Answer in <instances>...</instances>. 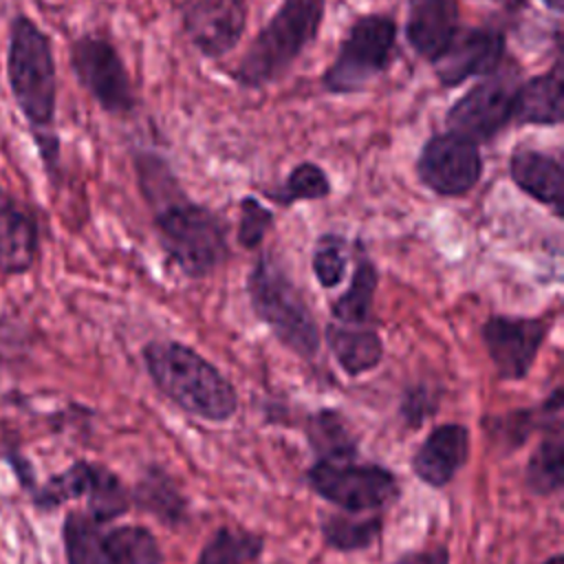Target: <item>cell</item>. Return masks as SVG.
Masks as SVG:
<instances>
[{
	"mask_svg": "<svg viewBox=\"0 0 564 564\" xmlns=\"http://www.w3.org/2000/svg\"><path fill=\"white\" fill-rule=\"evenodd\" d=\"M377 284L379 275L372 260L359 256L348 289L330 304V315L339 324H366L372 315Z\"/></svg>",
	"mask_w": 564,
	"mask_h": 564,
	"instance_id": "cell-24",
	"label": "cell"
},
{
	"mask_svg": "<svg viewBox=\"0 0 564 564\" xmlns=\"http://www.w3.org/2000/svg\"><path fill=\"white\" fill-rule=\"evenodd\" d=\"M68 62L79 86L108 115H130L137 108L126 64L110 40L84 33L70 42Z\"/></svg>",
	"mask_w": 564,
	"mask_h": 564,
	"instance_id": "cell-8",
	"label": "cell"
},
{
	"mask_svg": "<svg viewBox=\"0 0 564 564\" xmlns=\"http://www.w3.org/2000/svg\"><path fill=\"white\" fill-rule=\"evenodd\" d=\"M524 485L535 496H553L564 485V423L562 414L542 427V438L524 467Z\"/></svg>",
	"mask_w": 564,
	"mask_h": 564,
	"instance_id": "cell-20",
	"label": "cell"
},
{
	"mask_svg": "<svg viewBox=\"0 0 564 564\" xmlns=\"http://www.w3.org/2000/svg\"><path fill=\"white\" fill-rule=\"evenodd\" d=\"M37 247L40 234L33 214L0 187V273H26L37 258Z\"/></svg>",
	"mask_w": 564,
	"mask_h": 564,
	"instance_id": "cell-18",
	"label": "cell"
},
{
	"mask_svg": "<svg viewBox=\"0 0 564 564\" xmlns=\"http://www.w3.org/2000/svg\"><path fill=\"white\" fill-rule=\"evenodd\" d=\"M311 267L324 289L337 286L348 269V242L339 234H322L313 247Z\"/></svg>",
	"mask_w": 564,
	"mask_h": 564,
	"instance_id": "cell-33",
	"label": "cell"
},
{
	"mask_svg": "<svg viewBox=\"0 0 564 564\" xmlns=\"http://www.w3.org/2000/svg\"><path fill=\"white\" fill-rule=\"evenodd\" d=\"M480 145L458 132H434L419 150L414 172L419 183L436 196H467L482 176Z\"/></svg>",
	"mask_w": 564,
	"mask_h": 564,
	"instance_id": "cell-9",
	"label": "cell"
},
{
	"mask_svg": "<svg viewBox=\"0 0 564 564\" xmlns=\"http://www.w3.org/2000/svg\"><path fill=\"white\" fill-rule=\"evenodd\" d=\"M564 121V70L560 57L544 73L518 82L513 97L516 126L555 128Z\"/></svg>",
	"mask_w": 564,
	"mask_h": 564,
	"instance_id": "cell-17",
	"label": "cell"
},
{
	"mask_svg": "<svg viewBox=\"0 0 564 564\" xmlns=\"http://www.w3.org/2000/svg\"><path fill=\"white\" fill-rule=\"evenodd\" d=\"M306 480L319 498L352 513L386 507L399 494L397 476L390 469L352 458H317L308 467Z\"/></svg>",
	"mask_w": 564,
	"mask_h": 564,
	"instance_id": "cell-7",
	"label": "cell"
},
{
	"mask_svg": "<svg viewBox=\"0 0 564 564\" xmlns=\"http://www.w3.org/2000/svg\"><path fill=\"white\" fill-rule=\"evenodd\" d=\"M392 564H449L447 549H432V551H412L401 555Z\"/></svg>",
	"mask_w": 564,
	"mask_h": 564,
	"instance_id": "cell-36",
	"label": "cell"
},
{
	"mask_svg": "<svg viewBox=\"0 0 564 564\" xmlns=\"http://www.w3.org/2000/svg\"><path fill=\"white\" fill-rule=\"evenodd\" d=\"M516 86V75L500 68L482 77L447 108V130L458 132L478 145L494 141L507 126H511Z\"/></svg>",
	"mask_w": 564,
	"mask_h": 564,
	"instance_id": "cell-10",
	"label": "cell"
},
{
	"mask_svg": "<svg viewBox=\"0 0 564 564\" xmlns=\"http://www.w3.org/2000/svg\"><path fill=\"white\" fill-rule=\"evenodd\" d=\"M134 172H137L139 189L152 209L183 194L178 178L174 176L167 161L154 152H137Z\"/></svg>",
	"mask_w": 564,
	"mask_h": 564,
	"instance_id": "cell-31",
	"label": "cell"
},
{
	"mask_svg": "<svg viewBox=\"0 0 564 564\" xmlns=\"http://www.w3.org/2000/svg\"><path fill=\"white\" fill-rule=\"evenodd\" d=\"M509 176L513 185L535 203L549 207L553 216L562 218L564 209V165L560 156L535 150L518 148L509 156Z\"/></svg>",
	"mask_w": 564,
	"mask_h": 564,
	"instance_id": "cell-16",
	"label": "cell"
},
{
	"mask_svg": "<svg viewBox=\"0 0 564 564\" xmlns=\"http://www.w3.org/2000/svg\"><path fill=\"white\" fill-rule=\"evenodd\" d=\"M546 335L549 324L540 317L491 315L480 328L491 366L507 381H520L529 375Z\"/></svg>",
	"mask_w": 564,
	"mask_h": 564,
	"instance_id": "cell-11",
	"label": "cell"
},
{
	"mask_svg": "<svg viewBox=\"0 0 564 564\" xmlns=\"http://www.w3.org/2000/svg\"><path fill=\"white\" fill-rule=\"evenodd\" d=\"M330 178L322 165L313 161H302L293 165L286 174L284 183L275 189H267L264 196L282 207H291L293 203L302 200H322L330 196Z\"/></svg>",
	"mask_w": 564,
	"mask_h": 564,
	"instance_id": "cell-28",
	"label": "cell"
},
{
	"mask_svg": "<svg viewBox=\"0 0 564 564\" xmlns=\"http://www.w3.org/2000/svg\"><path fill=\"white\" fill-rule=\"evenodd\" d=\"M143 364L152 383L187 414L212 423L236 414V388L194 348L181 341H150L143 348Z\"/></svg>",
	"mask_w": 564,
	"mask_h": 564,
	"instance_id": "cell-1",
	"label": "cell"
},
{
	"mask_svg": "<svg viewBox=\"0 0 564 564\" xmlns=\"http://www.w3.org/2000/svg\"><path fill=\"white\" fill-rule=\"evenodd\" d=\"M544 564H564V557H562V555H560V553H557V555H553V557H551V560H546V562H544Z\"/></svg>",
	"mask_w": 564,
	"mask_h": 564,
	"instance_id": "cell-38",
	"label": "cell"
},
{
	"mask_svg": "<svg viewBox=\"0 0 564 564\" xmlns=\"http://www.w3.org/2000/svg\"><path fill=\"white\" fill-rule=\"evenodd\" d=\"M546 4V9L555 11V13H562L564 11V0H542Z\"/></svg>",
	"mask_w": 564,
	"mask_h": 564,
	"instance_id": "cell-37",
	"label": "cell"
},
{
	"mask_svg": "<svg viewBox=\"0 0 564 564\" xmlns=\"http://www.w3.org/2000/svg\"><path fill=\"white\" fill-rule=\"evenodd\" d=\"M306 438L317 458H355L357 438L337 410H319L306 421Z\"/></svg>",
	"mask_w": 564,
	"mask_h": 564,
	"instance_id": "cell-25",
	"label": "cell"
},
{
	"mask_svg": "<svg viewBox=\"0 0 564 564\" xmlns=\"http://www.w3.org/2000/svg\"><path fill=\"white\" fill-rule=\"evenodd\" d=\"M161 247L189 278L214 273L229 256L227 227L205 205L183 194L152 209Z\"/></svg>",
	"mask_w": 564,
	"mask_h": 564,
	"instance_id": "cell-4",
	"label": "cell"
},
{
	"mask_svg": "<svg viewBox=\"0 0 564 564\" xmlns=\"http://www.w3.org/2000/svg\"><path fill=\"white\" fill-rule=\"evenodd\" d=\"M86 500H88V513L99 524H106L130 509V494L126 491L117 474H112L104 465L97 467V476Z\"/></svg>",
	"mask_w": 564,
	"mask_h": 564,
	"instance_id": "cell-32",
	"label": "cell"
},
{
	"mask_svg": "<svg viewBox=\"0 0 564 564\" xmlns=\"http://www.w3.org/2000/svg\"><path fill=\"white\" fill-rule=\"evenodd\" d=\"M460 29L458 0H408L405 42L425 62H434Z\"/></svg>",
	"mask_w": 564,
	"mask_h": 564,
	"instance_id": "cell-14",
	"label": "cell"
},
{
	"mask_svg": "<svg viewBox=\"0 0 564 564\" xmlns=\"http://www.w3.org/2000/svg\"><path fill=\"white\" fill-rule=\"evenodd\" d=\"M397 33L399 26L388 13H364L355 18L322 75L324 90L330 95L366 90L390 68L397 53Z\"/></svg>",
	"mask_w": 564,
	"mask_h": 564,
	"instance_id": "cell-6",
	"label": "cell"
},
{
	"mask_svg": "<svg viewBox=\"0 0 564 564\" xmlns=\"http://www.w3.org/2000/svg\"><path fill=\"white\" fill-rule=\"evenodd\" d=\"M238 245L245 249H256L262 245L267 231L273 225V212L262 205L256 196H242L238 203Z\"/></svg>",
	"mask_w": 564,
	"mask_h": 564,
	"instance_id": "cell-34",
	"label": "cell"
},
{
	"mask_svg": "<svg viewBox=\"0 0 564 564\" xmlns=\"http://www.w3.org/2000/svg\"><path fill=\"white\" fill-rule=\"evenodd\" d=\"M95 463L88 460H77L62 474H55L48 478L37 491H35V505L42 509H55L66 500H77V498H88L95 476H97Z\"/></svg>",
	"mask_w": 564,
	"mask_h": 564,
	"instance_id": "cell-30",
	"label": "cell"
},
{
	"mask_svg": "<svg viewBox=\"0 0 564 564\" xmlns=\"http://www.w3.org/2000/svg\"><path fill=\"white\" fill-rule=\"evenodd\" d=\"M324 337L335 361L348 377H359L381 364L383 341L366 324H328Z\"/></svg>",
	"mask_w": 564,
	"mask_h": 564,
	"instance_id": "cell-19",
	"label": "cell"
},
{
	"mask_svg": "<svg viewBox=\"0 0 564 564\" xmlns=\"http://www.w3.org/2000/svg\"><path fill=\"white\" fill-rule=\"evenodd\" d=\"M507 57V37L498 29H458L447 48L432 62L434 77L443 88H456L471 77L496 73Z\"/></svg>",
	"mask_w": 564,
	"mask_h": 564,
	"instance_id": "cell-13",
	"label": "cell"
},
{
	"mask_svg": "<svg viewBox=\"0 0 564 564\" xmlns=\"http://www.w3.org/2000/svg\"><path fill=\"white\" fill-rule=\"evenodd\" d=\"M134 502L154 513L165 524H176L185 518L187 502L178 487L161 469H150L134 489Z\"/></svg>",
	"mask_w": 564,
	"mask_h": 564,
	"instance_id": "cell-27",
	"label": "cell"
},
{
	"mask_svg": "<svg viewBox=\"0 0 564 564\" xmlns=\"http://www.w3.org/2000/svg\"><path fill=\"white\" fill-rule=\"evenodd\" d=\"M324 15L326 0H282L269 22L253 35L229 77L253 90L278 82L317 40Z\"/></svg>",
	"mask_w": 564,
	"mask_h": 564,
	"instance_id": "cell-2",
	"label": "cell"
},
{
	"mask_svg": "<svg viewBox=\"0 0 564 564\" xmlns=\"http://www.w3.org/2000/svg\"><path fill=\"white\" fill-rule=\"evenodd\" d=\"M562 405H564V397H562V388L557 386L538 410H516V412L487 419L485 421L487 438L494 443V447L513 452L533 434V430L544 427L553 416L562 414Z\"/></svg>",
	"mask_w": 564,
	"mask_h": 564,
	"instance_id": "cell-21",
	"label": "cell"
},
{
	"mask_svg": "<svg viewBox=\"0 0 564 564\" xmlns=\"http://www.w3.org/2000/svg\"><path fill=\"white\" fill-rule=\"evenodd\" d=\"M326 546L339 553L364 551L375 544L383 531L381 516H359L352 511L324 516L319 524Z\"/></svg>",
	"mask_w": 564,
	"mask_h": 564,
	"instance_id": "cell-23",
	"label": "cell"
},
{
	"mask_svg": "<svg viewBox=\"0 0 564 564\" xmlns=\"http://www.w3.org/2000/svg\"><path fill=\"white\" fill-rule=\"evenodd\" d=\"M262 549V535L236 527H220L200 549L196 564H253Z\"/></svg>",
	"mask_w": 564,
	"mask_h": 564,
	"instance_id": "cell-26",
	"label": "cell"
},
{
	"mask_svg": "<svg viewBox=\"0 0 564 564\" xmlns=\"http://www.w3.org/2000/svg\"><path fill=\"white\" fill-rule=\"evenodd\" d=\"M7 79L11 95L31 126L46 132L55 121L57 70L51 37L26 15H15L9 26Z\"/></svg>",
	"mask_w": 564,
	"mask_h": 564,
	"instance_id": "cell-3",
	"label": "cell"
},
{
	"mask_svg": "<svg viewBox=\"0 0 564 564\" xmlns=\"http://www.w3.org/2000/svg\"><path fill=\"white\" fill-rule=\"evenodd\" d=\"M469 456V432L460 423L436 425L412 456L414 476L432 489L454 480Z\"/></svg>",
	"mask_w": 564,
	"mask_h": 564,
	"instance_id": "cell-15",
	"label": "cell"
},
{
	"mask_svg": "<svg viewBox=\"0 0 564 564\" xmlns=\"http://www.w3.org/2000/svg\"><path fill=\"white\" fill-rule=\"evenodd\" d=\"M66 564H112L106 533L88 511H68L62 524Z\"/></svg>",
	"mask_w": 564,
	"mask_h": 564,
	"instance_id": "cell-22",
	"label": "cell"
},
{
	"mask_svg": "<svg viewBox=\"0 0 564 564\" xmlns=\"http://www.w3.org/2000/svg\"><path fill=\"white\" fill-rule=\"evenodd\" d=\"M112 564H163L154 533L139 524L115 527L106 533Z\"/></svg>",
	"mask_w": 564,
	"mask_h": 564,
	"instance_id": "cell-29",
	"label": "cell"
},
{
	"mask_svg": "<svg viewBox=\"0 0 564 564\" xmlns=\"http://www.w3.org/2000/svg\"><path fill=\"white\" fill-rule=\"evenodd\" d=\"M247 293L251 308L282 346L308 361L317 355V322L300 289L271 253L258 258L247 278Z\"/></svg>",
	"mask_w": 564,
	"mask_h": 564,
	"instance_id": "cell-5",
	"label": "cell"
},
{
	"mask_svg": "<svg viewBox=\"0 0 564 564\" xmlns=\"http://www.w3.org/2000/svg\"><path fill=\"white\" fill-rule=\"evenodd\" d=\"M247 13V0H187L181 4V26L203 57L220 59L242 40Z\"/></svg>",
	"mask_w": 564,
	"mask_h": 564,
	"instance_id": "cell-12",
	"label": "cell"
},
{
	"mask_svg": "<svg viewBox=\"0 0 564 564\" xmlns=\"http://www.w3.org/2000/svg\"><path fill=\"white\" fill-rule=\"evenodd\" d=\"M436 403L438 397L434 392H430L427 386H414L410 390H405L403 399H401V408L399 414L405 421L408 427H421L434 412H436Z\"/></svg>",
	"mask_w": 564,
	"mask_h": 564,
	"instance_id": "cell-35",
	"label": "cell"
}]
</instances>
